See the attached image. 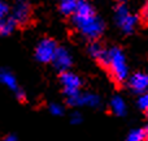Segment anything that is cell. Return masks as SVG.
Returning a JSON list of instances; mask_svg holds the SVG:
<instances>
[{
  "label": "cell",
  "instance_id": "6da1fadb",
  "mask_svg": "<svg viewBox=\"0 0 148 141\" xmlns=\"http://www.w3.org/2000/svg\"><path fill=\"white\" fill-rule=\"evenodd\" d=\"M72 17L77 30L90 41L97 39L105 29L103 20L96 15L94 7L88 0H79Z\"/></svg>",
  "mask_w": 148,
  "mask_h": 141
},
{
  "label": "cell",
  "instance_id": "7a4b0ae2",
  "mask_svg": "<svg viewBox=\"0 0 148 141\" xmlns=\"http://www.w3.org/2000/svg\"><path fill=\"white\" fill-rule=\"evenodd\" d=\"M103 67L107 68L110 76L113 77V80L118 84H122L127 80L129 68L127 63H126V58L122 50L118 49V47H112V49L108 50L107 59H105Z\"/></svg>",
  "mask_w": 148,
  "mask_h": 141
},
{
  "label": "cell",
  "instance_id": "3957f363",
  "mask_svg": "<svg viewBox=\"0 0 148 141\" xmlns=\"http://www.w3.org/2000/svg\"><path fill=\"white\" fill-rule=\"evenodd\" d=\"M114 20L117 26L125 34H131L138 22L136 16H134L125 3H120L114 10Z\"/></svg>",
  "mask_w": 148,
  "mask_h": 141
},
{
  "label": "cell",
  "instance_id": "277c9868",
  "mask_svg": "<svg viewBox=\"0 0 148 141\" xmlns=\"http://www.w3.org/2000/svg\"><path fill=\"white\" fill-rule=\"evenodd\" d=\"M57 44L53 39L44 38L36 44L35 47V58L40 63H52L53 56L57 51Z\"/></svg>",
  "mask_w": 148,
  "mask_h": 141
},
{
  "label": "cell",
  "instance_id": "5b68a950",
  "mask_svg": "<svg viewBox=\"0 0 148 141\" xmlns=\"http://www.w3.org/2000/svg\"><path fill=\"white\" fill-rule=\"evenodd\" d=\"M60 82L62 85L64 93L66 98L74 97L78 93H81V86H82V80L79 76H77L73 72H62L60 76Z\"/></svg>",
  "mask_w": 148,
  "mask_h": 141
},
{
  "label": "cell",
  "instance_id": "8992f818",
  "mask_svg": "<svg viewBox=\"0 0 148 141\" xmlns=\"http://www.w3.org/2000/svg\"><path fill=\"white\" fill-rule=\"evenodd\" d=\"M101 99L99 95L94 93H78L74 97L68 98V105L72 107H79V106H88V107L96 108L100 106Z\"/></svg>",
  "mask_w": 148,
  "mask_h": 141
},
{
  "label": "cell",
  "instance_id": "52a82bcc",
  "mask_svg": "<svg viewBox=\"0 0 148 141\" xmlns=\"http://www.w3.org/2000/svg\"><path fill=\"white\" fill-rule=\"evenodd\" d=\"M30 5L26 0H17L10 12V17L17 22V25H23L30 20Z\"/></svg>",
  "mask_w": 148,
  "mask_h": 141
},
{
  "label": "cell",
  "instance_id": "ba28073f",
  "mask_svg": "<svg viewBox=\"0 0 148 141\" xmlns=\"http://www.w3.org/2000/svg\"><path fill=\"white\" fill-rule=\"evenodd\" d=\"M52 63H53L55 68L62 73V72L69 71V68L72 67L73 58L66 49H64V47H57V51H56V54H55Z\"/></svg>",
  "mask_w": 148,
  "mask_h": 141
},
{
  "label": "cell",
  "instance_id": "9c48e42d",
  "mask_svg": "<svg viewBox=\"0 0 148 141\" xmlns=\"http://www.w3.org/2000/svg\"><path fill=\"white\" fill-rule=\"evenodd\" d=\"M129 86L136 94H143L148 90V73L136 72L129 78Z\"/></svg>",
  "mask_w": 148,
  "mask_h": 141
},
{
  "label": "cell",
  "instance_id": "30bf717a",
  "mask_svg": "<svg viewBox=\"0 0 148 141\" xmlns=\"http://www.w3.org/2000/svg\"><path fill=\"white\" fill-rule=\"evenodd\" d=\"M88 52L96 62H99L101 65L104 64L105 59H107L108 50L104 49L100 43H97V42H92V43L88 46Z\"/></svg>",
  "mask_w": 148,
  "mask_h": 141
},
{
  "label": "cell",
  "instance_id": "8fae6325",
  "mask_svg": "<svg viewBox=\"0 0 148 141\" xmlns=\"http://www.w3.org/2000/svg\"><path fill=\"white\" fill-rule=\"evenodd\" d=\"M0 82H1L3 85H5L8 89L13 90L14 93L17 92V90H20L16 77L13 76L9 71H7V69H1V71H0Z\"/></svg>",
  "mask_w": 148,
  "mask_h": 141
},
{
  "label": "cell",
  "instance_id": "7c38bea8",
  "mask_svg": "<svg viewBox=\"0 0 148 141\" xmlns=\"http://www.w3.org/2000/svg\"><path fill=\"white\" fill-rule=\"evenodd\" d=\"M110 110H112V113L114 114L116 116H125L126 111H127V107H126L125 101L121 97L116 95V97H113L112 101H110Z\"/></svg>",
  "mask_w": 148,
  "mask_h": 141
},
{
  "label": "cell",
  "instance_id": "4fadbf2b",
  "mask_svg": "<svg viewBox=\"0 0 148 141\" xmlns=\"http://www.w3.org/2000/svg\"><path fill=\"white\" fill-rule=\"evenodd\" d=\"M16 26H17V22L13 20L10 16H7V17L1 18L0 20V35L7 37L9 34H12L14 31Z\"/></svg>",
  "mask_w": 148,
  "mask_h": 141
},
{
  "label": "cell",
  "instance_id": "5bb4252c",
  "mask_svg": "<svg viewBox=\"0 0 148 141\" xmlns=\"http://www.w3.org/2000/svg\"><path fill=\"white\" fill-rule=\"evenodd\" d=\"M79 0H60V10L65 16H73Z\"/></svg>",
  "mask_w": 148,
  "mask_h": 141
},
{
  "label": "cell",
  "instance_id": "9a60e30c",
  "mask_svg": "<svg viewBox=\"0 0 148 141\" xmlns=\"http://www.w3.org/2000/svg\"><path fill=\"white\" fill-rule=\"evenodd\" d=\"M146 132H144V128L143 129H134L129 133L127 139L126 141H144L146 139Z\"/></svg>",
  "mask_w": 148,
  "mask_h": 141
},
{
  "label": "cell",
  "instance_id": "2e32d148",
  "mask_svg": "<svg viewBox=\"0 0 148 141\" xmlns=\"http://www.w3.org/2000/svg\"><path fill=\"white\" fill-rule=\"evenodd\" d=\"M138 106L142 110L146 111V114L148 116V92L140 94V97H139V99H138Z\"/></svg>",
  "mask_w": 148,
  "mask_h": 141
},
{
  "label": "cell",
  "instance_id": "e0dca14e",
  "mask_svg": "<svg viewBox=\"0 0 148 141\" xmlns=\"http://www.w3.org/2000/svg\"><path fill=\"white\" fill-rule=\"evenodd\" d=\"M48 110H49V113L55 116H61L62 114H64V108H62L59 103H51Z\"/></svg>",
  "mask_w": 148,
  "mask_h": 141
},
{
  "label": "cell",
  "instance_id": "ac0fdd59",
  "mask_svg": "<svg viewBox=\"0 0 148 141\" xmlns=\"http://www.w3.org/2000/svg\"><path fill=\"white\" fill-rule=\"evenodd\" d=\"M7 16H9V7H8L4 1L0 0V20L7 17Z\"/></svg>",
  "mask_w": 148,
  "mask_h": 141
},
{
  "label": "cell",
  "instance_id": "d6986e66",
  "mask_svg": "<svg viewBox=\"0 0 148 141\" xmlns=\"http://www.w3.org/2000/svg\"><path fill=\"white\" fill-rule=\"evenodd\" d=\"M70 122H72L73 124H79L82 122V115L78 111H75V113H73L72 116H70Z\"/></svg>",
  "mask_w": 148,
  "mask_h": 141
},
{
  "label": "cell",
  "instance_id": "ffe728a7",
  "mask_svg": "<svg viewBox=\"0 0 148 141\" xmlns=\"http://www.w3.org/2000/svg\"><path fill=\"white\" fill-rule=\"evenodd\" d=\"M16 97H17V99H20V101H25L26 99V94L21 89L16 92Z\"/></svg>",
  "mask_w": 148,
  "mask_h": 141
},
{
  "label": "cell",
  "instance_id": "44dd1931",
  "mask_svg": "<svg viewBox=\"0 0 148 141\" xmlns=\"http://www.w3.org/2000/svg\"><path fill=\"white\" fill-rule=\"evenodd\" d=\"M142 17H143V20L146 21V22H148V3L146 5H144L143 8V12H142Z\"/></svg>",
  "mask_w": 148,
  "mask_h": 141
},
{
  "label": "cell",
  "instance_id": "7402d4cb",
  "mask_svg": "<svg viewBox=\"0 0 148 141\" xmlns=\"http://www.w3.org/2000/svg\"><path fill=\"white\" fill-rule=\"evenodd\" d=\"M3 141H18V140L16 139V136H12V135H10V136H7V137H5V139L3 140Z\"/></svg>",
  "mask_w": 148,
  "mask_h": 141
},
{
  "label": "cell",
  "instance_id": "603a6c76",
  "mask_svg": "<svg viewBox=\"0 0 148 141\" xmlns=\"http://www.w3.org/2000/svg\"><path fill=\"white\" fill-rule=\"evenodd\" d=\"M144 141H148V137H146V139H144Z\"/></svg>",
  "mask_w": 148,
  "mask_h": 141
}]
</instances>
